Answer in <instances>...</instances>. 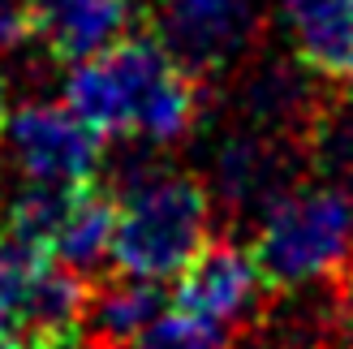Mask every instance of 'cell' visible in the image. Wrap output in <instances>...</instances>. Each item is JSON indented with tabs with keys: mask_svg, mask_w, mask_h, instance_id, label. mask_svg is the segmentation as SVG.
Returning a JSON list of instances; mask_svg holds the SVG:
<instances>
[{
	"mask_svg": "<svg viewBox=\"0 0 353 349\" xmlns=\"http://www.w3.org/2000/svg\"><path fill=\"white\" fill-rule=\"evenodd\" d=\"M203 86L160 34L147 30L78 61L65 82V103L99 138H147L168 147L199 126Z\"/></svg>",
	"mask_w": 353,
	"mask_h": 349,
	"instance_id": "1",
	"label": "cell"
},
{
	"mask_svg": "<svg viewBox=\"0 0 353 349\" xmlns=\"http://www.w3.org/2000/svg\"><path fill=\"white\" fill-rule=\"evenodd\" d=\"M117 195V241L112 263L143 281H176L211 241L216 195L190 172L147 168Z\"/></svg>",
	"mask_w": 353,
	"mask_h": 349,
	"instance_id": "2",
	"label": "cell"
},
{
	"mask_svg": "<svg viewBox=\"0 0 353 349\" xmlns=\"http://www.w3.org/2000/svg\"><path fill=\"white\" fill-rule=\"evenodd\" d=\"M250 255L272 293L336 281L353 263V195L332 181L293 186L263 212Z\"/></svg>",
	"mask_w": 353,
	"mask_h": 349,
	"instance_id": "3",
	"label": "cell"
},
{
	"mask_svg": "<svg viewBox=\"0 0 353 349\" xmlns=\"http://www.w3.org/2000/svg\"><path fill=\"white\" fill-rule=\"evenodd\" d=\"M151 30L194 78H224L259 43V0H155Z\"/></svg>",
	"mask_w": 353,
	"mask_h": 349,
	"instance_id": "4",
	"label": "cell"
},
{
	"mask_svg": "<svg viewBox=\"0 0 353 349\" xmlns=\"http://www.w3.org/2000/svg\"><path fill=\"white\" fill-rule=\"evenodd\" d=\"M9 143L26 181H95L103 138L69 103H26L9 117Z\"/></svg>",
	"mask_w": 353,
	"mask_h": 349,
	"instance_id": "5",
	"label": "cell"
},
{
	"mask_svg": "<svg viewBox=\"0 0 353 349\" xmlns=\"http://www.w3.org/2000/svg\"><path fill=\"white\" fill-rule=\"evenodd\" d=\"M272 293L263 272L254 263L250 246H237L228 237H211L207 246L194 255V263L172 281L168 302L181 315H194L203 323L237 328L241 319H250L259 310V298Z\"/></svg>",
	"mask_w": 353,
	"mask_h": 349,
	"instance_id": "6",
	"label": "cell"
},
{
	"mask_svg": "<svg viewBox=\"0 0 353 349\" xmlns=\"http://www.w3.org/2000/svg\"><path fill=\"white\" fill-rule=\"evenodd\" d=\"M306 147L293 138H276L263 130H241L216 151L211 164V195L233 212H268L297 186V164Z\"/></svg>",
	"mask_w": 353,
	"mask_h": 349,
	"instance_id": "7",
	"label": "cell"
},
{
	"mask_svg": "<svg viewBox=\"0 0 353 349\" xmlns=\"http://www.w3.org/2000/svg\"><path fill=\"white\" fill-rule=\"evenodd\" d=\"M138 0H26V26L57 65H78L125 39Z\"/></svg>",
	"mask_w": 353,
	"mask_h": 349,
	"instance_id": "8",
	"label": "cell"
},
{
	"mask_svg": "<svg viewBox=\"0 0 353 349\" xmlns=\"http://www.w3.org/2000/svg\"><path fill=\"white\" fill-rule=\"evenodd\" d=\"M293 57L314 78L353 86V0H280Z\"/></svg>",
	"mask_w": 353,
	"mask_h": 349,
	"instance_id": "9",
	"label": "cell"
},
{
	"mask_svg": "<svg viewBox=\"0 0 353 349\" xmlns=\"http://www.w3.org/2000/svg\"><path fill=\"white\" fill-rule=\"evenodd\" d=\"M168 293L160 281L125 276L121 281H91V302H86L82 345L86 349H125L143 328H151L164 315Z\"/></svg>",
	"mask_w": 353,
	"mask_h": 349,
	"instance_id": "10",
	"label": "cell"
},
{
	"mask_svg": "<svg viewBox=\"0 0 353 349\" xmlns=\"http://www.w3.org/2000/svg\"><path fill=\"white\" fill-rule=\"evenodd\" d=\"M112 241H117V195L86 181L57 246H52V259L78 276H95L112 259Z\"/></svg>",
	"mask_w": 353,
	"mask_h": 349,
	"instance_id": "11",
	"label": "cell"
},
{
	"mask_svg": "<svg viewBox=\"0 0 353 349\" xmlns=\"http://www.w3.org/2000/svg\"><path fill=\"white\" fill-rule=\"evenodd\" d=\"M302 147H306V164L323 181L353 195V86L341 99H323V108L314 117V126L306 130Z\"/></svg>",
	"mask_w": 353,
	"mask_h": 349,
	"instance_id": "12",
	"label": "cell"
},
{
	"mask_svg": "<svg viewBox=\"0 0 353 349\" xmlns=\"http://www.w3.org/2000/svg\"><path fill=\"white\" fill-rule=\"evenodd\" d=\"M82 186L86 181H30L26 190H17V199L9 203V229L52 255L69 212H74V203L82 195Z\"/></svg>",
	"mask_w": 353,
	"mask_h": 349,
	"instance_id": "13",
	"label": "cell"
},
{
	"mask_svg": "<svg viewBox=\"0 0 353 349\" xmlns=\"http://www.w3.org/2000/svg\"><path fill=\"white\" fill-rule=\"evenodd\" d=\"M125 349H237V341L220 323H203L181 310H168L151 328H143Z\"/></svg>",
	"mask_w": 353,
	"mask_h": 349,
	"instance_id": "14",
	"label": "cell"
},
{
	"mask_svg": "<svg viewBox=\"0 0 353 349\" xmlns=\"http://www.w3.org/2000/svg\"><path fill=\"white\" fill-rule=\"evenodd\" d=\"M26 39H30L26 0H0V48H17Z\"/></svg>",
	"mask_w": 353,
	"mask_h": 349,
	"instance_id": "15",
	"label": "cell"
},
{
	"mask_svg": "<svg viewBox=\"0 0 353 349\" xmlns=\"http://www.w3.org/2000/svg\"><path fill=\"white\" fill-rule=\"evenodd\" d=\"M336 323L349 332V341H353V263L336 276Z\"/></svg>",
	"mask_w": 353,
	"mask_h": 349,
	"instance_id": "16",
	"label": "cell"
},
{
	"mask_svg": "<svg viewBox=\"0 0 353 349\" xmlns=\"http://www.w3.org/2000/svg\"><path fill=\"white\" fill-rule=\"evenodd\" d=\"M9 130V95H5V78H0V134Z\"/></svg>",
	"mask_w": 353,
	"mask_h": 349,
	"instance_id": "17",
	"label": "cell"
},
{
	"mask_svg": "<svg viewBox=\"0 0 353 349\" xmlns=\"http://www.w3.org/2000/svg\"><path fill=\"white\" fill-rule=\"evenodd\" d=\"M151 5H155V0H151Z\"/></svg>",
	"mask_w": 353,
	"mask_h": 349,
	"instance_id": "18",
	"label": "cell"
}]
</instances>
